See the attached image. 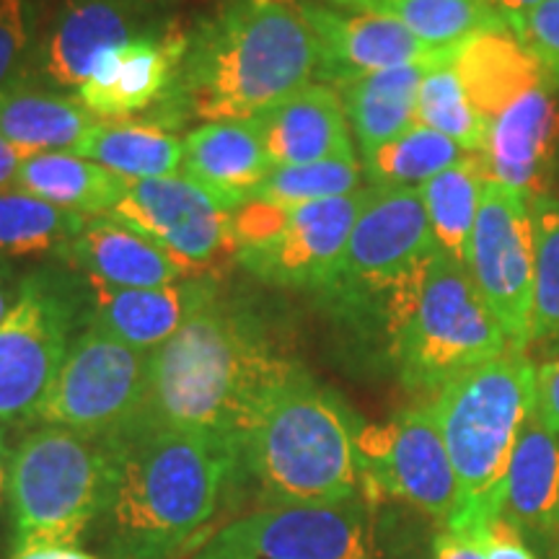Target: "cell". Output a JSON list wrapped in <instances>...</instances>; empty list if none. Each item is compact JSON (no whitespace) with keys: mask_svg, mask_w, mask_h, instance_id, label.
<instances>
[{"mask_svg":"<svg viewBox=\"0 0 559 559\" xmlns=\"http://www.w3.org/2000/svg\"><path fill=\"white\" fill-rule=\"evenodd\" d=\"M366 11L400 19L436 50H453L481 32L508 26L489 0H366Z\"/></svg>","mask_w":559,"mask_h":559,"instance_id":"31","label":"cell"},{"mask_svg":"<svg viewBox=\"0 0 559 559\" xmlns=\"http://www.w3.org/2000/svg\"><path fill=\"white\" fill-rule=\"evenodd\" d=\"M181 169L236 210L270 177L275 164L257 120H223L200 124L185 138Z\"/></svg>","mask_w":559,"mask_h":559,"instance_id":"23","label":"cell"},{"mask_svg":"<svg viewBox=\"0 0 559 559\" xmlns=\"http://www.w3.org/2000/svg\"><path fill=\"white\" fill-rule=\"evenodd\" d=\"M11 449L5 440V428L0 425V510H3L5 500H9V479H11Z\"/></svg>","mask_w":559,"mask_h":559,"instance_id":"45","label":"cell"},{"mask_svg":"<svg viewBox=\"0 0 559 559\" xmlns=\"http://www.w3.org/2000/svg\"><path fill=\"white\" fill-rule=\"evenodd\" d=\"M32 34L29 0H0V96L24 83L32 58Z\"/></svg>","mask_w":559,"mask_h":559,"instance_id":"37","label":"cell"},{"mask_svg":"<svg viewBox=\"0 0 559 559\" xmlns=\"http://www.w3.org/2000/svg\"><path fill=\"white\" fill-rule=\"evenodd\" d=\"M559 83L544 81L487 122L481 160L487 177L534 200L557 190Z\"/></svg>","mask_w":559,"mask_h":559,"instance_id":"17","label":"cell"},{"mask_svg":"<svg viewBox=\"0 0 559 559\" xmlns=\"http://www.w3.org/2000/svg\"><path fill=\"white\" fill-rule=\"evenodd\" d=\"M239 472L254 481L260 508L360 500L358 430L345 404L293 362L257 415Z\"/></svg>","mask_w":559,"mask_h":559,"instance_id":"4","label":"cell"},{"mask_svg":"<svg viewBox=\"0 0 559 559\" xmlns=\"http://www.w3.org/2000/svg\"><path fill=\"white\" fill-rule=\"evenodd\" d=\"M324 5H334V9L345 11H366V0H319Z\"/></svg>","mask_w":559,"mask_h":559,"instance_id":"46","label":"cell"},{"mask_svg":"<svg viewBox=\"0 0 559 559\" xmlns=\"http://www.w3.org/2000/svg\"><path fill=\"white\" fill-rule=\"evenodd\" d=\"M321 50L293 0H228L200 21L179 91L210 122L257 120L319 79Z\"/></svg>","mask_w":559,"mask_h":559,"instance_id":"3","label":"cell"},{"mask_svg":"<svg viewBox=\"0 0 559 559\" xmlns=\"http://www.w3.org/2000/svg\"><path fill=\"white\" fill-rule=\"evenodd\" d=\"M215 296L213 277H192L164 288H115L88 280V326H99L140 353H153Z\"/></svg>","mask_w":559,"mask_h":559,"instance_id":"20","label":"cell"},{"mask_svg":"<svg viewBox=\"0 0 559 559\" xmlns=\"http://www.w3.org/2000/svg\"><path fill=\"white\" fill-rule=\"evenodd\" d=\"M366 190L290 207L288 223L264 247L239 251L243 267L275 285L326 290L345 257Z\"/></svg>","mask_w":559,"mask_h":559,"instance_id":"15","label":"cell"},{"mask_svg":"<svg viewBox=\"0 0 559 559\" xmlns=\"http://www.w3.org/2000/svg\"><path fill=\"white\" fill-rule=\"evenodd\" d=\"M109 218L169 249L200 277L236 254L234 210L187 174L128 181Z\"/></svg>","mask_w":559,"mask_h":559,"instance_id":"14","label":"cell"},{"mask_svg":"<svg viewBox=\"0 0 559 559\" xmlns=\"http://www.w3.org/2000/svg\"><path fill=\"white\" fill-rule=\"evenodd\" d=\"M190 559H373L360 500L257 508L207 536Z\"/></svg>","mask_w":559,"mask_h":559,"instance_id":"11","label":"cell"},{"mask_svg":"<svg viewBox=\"0 0 559 559\" xmlns=\"http://www.w3.org/2000/svg\"><path fill=\"white\" fill-rule=\"evenodd\" d=\"M451 62L453 58L436 62L425 73L417 99V122L451 138L464 153H481L487 122L472 107Z\"/></svg>","mask_w":559,"mask_h":559,"instance_id":"34","label":"cell"},{"mask_svg":"<svg viewBox=\"0 0 559 559\" xmlns=\"http://www.w3.org/2000/svg\"><path fill=\"white\" fill-rule=\"evenodd\" d=\"M21 160H24V156H21L11 143H5V140L0 138V192L11 190V187L16 185Z\"/></svg>","mask_w":559,"mask_h":559,"instance_id":"43","label":"cell"},{"mask_svg":"<svg viewBox=\"0 0 559 559\" xmlns=\"http://www.w3.org/2000/svg\"><path fill=\"white\" fill-rule=\"evenodd\" d=\"M115 485L94 531L107 559H179L218 519L239 459L205 436L132 425L117 438Z\"/></svg>","mask_w":559,"mask_h":559,"instance_id":"2","label":"cell"},{"mask_svg":"<svg viewBox=\"0 0 559 559\" xmlns=\"http://www.w3.org/2000/svg\"><path fill=\"white\" fill-rule=\"evenodd\" d=\"M13 187L55 207L104 218L122 200L128 181L94 160L70 151H55L21 160Z\"/></svg>","mask_w":559,"mask_h":559,"instance_id":"28","label":"cell"},{"mask_svg":"<svg viewBox=\"0 0 559 559\" xmlns=\"http://www.w3.org/2000/svg\"><path fill=\"white\" fill-rule=\"evenodd\" d=\"M487 181L489 177L481 153H466L459 164L419 187L432 239L440 251L459 262H464L466 257V243H469L474 223H477Z\"/></svg>","mask_w":559,"mask_h":559,"instance_id":"30","label":"cell"},{"mask_svg":"<svg viewBox=\"0 0 559 559\" xmlns=\"http://www.w3.org/2000/svg\"><path fill=\"white\" fill-rule=\"evenodd\" d=\"M190 34L158 26L143 37L115 47L96 62L79 96L102 122H122L166 96L179 79Z\"/></svg>","mask_w":559,"mask_h":559,"instance_id":"18","label":"cell"},{"mask_svg":"<svg viewBox=\"0 0 559 559\" xmlns=\"http://www.w3.org/2000/svg\"><path fill=\"white\" fill-rule=\"evenodd\" d=\"M99 122L81 99L47 94L26 83L0 96V138L24 158L73 151Z\"/></svg>","mask_w":559,"mask_h":559,"instance_id":"27","label":"cell"},{"mask_svg":"<svg viewBox=\"0 0 559 559\" xmlns=\"http://www.w3.org/2000/svg\"><path fill=\"white\" fill-rule=\"evenodd\" d=\"M489 3H492V9L500 13V19L506 21L510 29L519 32L528 13L534 11L542 0H489Z\"/></svg>","mask_w":559,"mask_h":559,"instance_id":"42","label":"cell"},{"mask_svg":"<svg viewBox=\"0 0 559 559\" xmlns=\"http://www.w3.org/2000/svg\"><path fill=\"white\" fill-rule=\"evenodd\" d=\"M534 402L536 366L519 349L466 370L432 396L459 481V513L445 528L469 534L502 513L508 466Z\"/></svg>","mask_w":559,"mask_h":559,"instance_id":"6","label":"cell"},{"mask_svg":"<svg viewBox=\"0 0 559 559\" xmlns=\"http://www.w3.org/2000/svg\"><path fill=\"white\" fill-rule=\"evenodd\" d=\"M383 330L400 381L432 396L456 376L513 349L464 262L440 249L383 296Z\"/></svg>","mask_w":559,"mask_h":559,"instance_id":"5","label":"cell"},{"mask_svg":"<svg viewBox=\"0 0 559 559\" xmlns=\"http://www.w3.org/2000/svg\"><path fill=\"white\" fill-rule=\"evenodd\" d=\"M453 55L379 70V73L360 75V79L337 86L342 102H345L349 128H353V135L358 138L362 156H368V153L386 145L389 140L415 128L419 86H423L425 73L436 62L451 60Z\"/></svg>","mask_w":559,"mask_h":559,"instance_id":"26","label":"cell"},{"mask_svg":"<svg viewBox=\"0 0 559 559\" xmlns=\"http://www.w3.org/2000/svg\"><path fill=\"white\" fill-rule=\"evenodd\" d=\"M464 267L510 347L526 353L534 300V221L523 194L487 181Z\"/></svg>","mask_w":559,"mask_h":559,"instance_id":"10","label":"cell"},{"mask_svg":"<svg viewBox=\"0 0 559 559\" xmlns=\"http://www.w3.org/2000/svg\"><path fill=\"white\" fill-rule=\"evenodd\" d=\"M432 559H487L485 551L472 536L459 534V531L440 528L432 542Z\"/></svg>","mask_w":559,"mask_h":559,"instance_id":"40","label":"cell"},{"mask_svg":"<svg viewBox=\"0 0 559 559\" xmlns=\"http://www.w3.org/2000/svg\"><path fill=\"white\" fill-rule=\"evenodd\" d=\"M298 5L319 39V79H324L332 88L379 70L449 58L456 52V47H428L400 19L386 13L345 11L319 0H298Z\"/></svg>","mask_w":559,"mask_h":559,"instance_id":"16","label":"cell"},{"mask_svg":"<svg viewBox=\"0 0 559 559\" xmlns=\"http://www.w3.org/2000/svg\"><path fill=\"white\" fill-rule=\"evenodd\" d=\"M534 412L544 428L559 436V358L536 366V402Z\"/></svg>","mask_w":559,"mask_h":559,"instance_id":"39","label":"cell"},{"mask_svg":"<svg viewBox=\"0 0 559 559\" xmlns=\"http://www.w3.org/2000/svg\"><path fill=\"white\" fill-rule=\"evenodd\" d=\"M21 293V280L9 262L0 257V324L9 319V313L16 306Z\"/></svg>","mask_w":559,"mask_h":559,"instance_id":"41","label":"cell"},{"mask_svg":"<svg viewBox=\"0 0 559 559\" xmlns=\"http://www.w3.org/2000/svg\"><path fill=\"white\" fill-rule=\"evenodd\" d=\"M13 559H99L79 547H37L13 551Z\"/></svg>","mask_w":559,"mask_h":559,"instance_id":"44","label":"cell"},{"mask_svg":"<svg viewBox=\"0 0 559 559\" xmlns=\"http://www.w3.org/2000/svg\"><path fill=\"white\" fill-rule=\"evenodd\" d=\"M453 70L464 83L472 107L489 122L528 91L549 81L547 70L510 26L481 32L456 47Z\"/></svg>","mask_w":559,"mask_h":559,"instance_id":"24","label":"cell"},{"mask_svg":"<svg viewBox=\"0 0 559 559\" xmlns=\"http://www.w3.org/2000/svg\"><path fill=\"white\" fill-rule=\"evenodd\" d=\"M290 366L257 321L215 296L151 353L148 391L132 425L205 436L241 459L264 400Z\"/></svg>","mask_w":559,"mask_h":559,"instance_id":"1","label":"cell"},{"mask_svg":"<svg viewBox=\"0 0 559 559\" xmlns=\"http://www.w3.org/2000/svg\"><path fill=\"white\" fill-rule=\"evenodd\" d=\"M70 153L124 181H148L179 174L185 140L153 122H99Z\"/></svg>","mask_w":559,"mask_h":559,"instance_id":"29","label":"cell"},{"mask_svg":"<svg viewBox=\"0 0 559 559\" xmlns=\"http://www.w3.org/2000/svg\"><path fill=\"white\" fill-rule=\"evenodd\" d=\"M557 190H559V153H557Z\"/></svg>","mask_w":559,"mask_h":559,"instance_id":"47","label":"cell"},{"mask_svg":"<svg viewBox=\"0 0 559 559\" xmlns=\"http://www.w3.org/2000/svg\"><path fill=\"white\" fill-rule=\"evenodd\" d=\"M58 257L86 272L88 280H99L115 288H164L200 277L169 249L109 215L88 218Z\"/></svg>","mask_w":559,"mask_h":559,"instance_id":"21","label":"cell"},{"mask_svg":"<svg viewBox=\"0 0 559 559\" xmlns=\"http://www.w3.org/2000/svg\"><path fill=\"white\" fill-rule=\"evenodd\" d=\"M531 202L534 221V300L528 345L559 340V194Z\"/></svg>","mask_w":559,"mask_h":559,"instance_id":"35","label":"cell"},{"mask_svg":"<svg viewBox=\"0 0 559 559\" xmlns=\"http://www.w3.org/2000/svg\"><path fill=\"white\" fill-rule=\"evenodd\" d=\"M257 124L275 166H306L355 153L345 102L326 83H309L257 117Z\"/></svg>","mask_w":559,"mask_h":559,"instance_id":"22","label":"cell"},{"mask_svg":"<svg viewBox=\"0 0 559 559\" xmlns=\"http://www.w3.org/2000/svg\"><path fill=\"white\" fill-rule=\"evenodd\" d=\"M86 221L88 215L55 207L11 187L0 192V257L60 254Z\"/></svg>","mask_w":559,"mask_h":559,"instance_id":"32","label":"cell"},{"mask_svg":"<svg viewBox=\"0 0 559 559\" xmlns=\"http://www.w3.org/2000/svg\"><path fill=\"white\" fill-rule=\"evenodd\" d=\"M464 156L466 153L451 138L417 122L415 128L389 140L386 145H381V148L362 158H366V177L373 181V187L419 190L432 177H438L440 171L459 164Z\"/></svg>","mask_w":559,"mask_h":559,"instance_id":"33","label":"cell"},{"mask_svg":"<svg viewBox=\"0 0 559 559\" xmlns=\"http://www.w3.org/2000/svg\"><path fill=\"white\" fill-rule=\"evenodd\" d=\"M148 362L151 353L86 326L70 342L37 419L88 438H117L143 409Z\"/></svg>","mask_w":559,"mask_h":559,"instance_id":"8","label":"cell"},{"mask_svg":"<svg viewBox=\"0 0 559 559\" xmlns=\"http://www.w3.org/2000/svg\"><path fill=\"white\" fill-rule=\"evenodd\" d=\"M117 449L107 438L45 425L26 432L11 456L13 551L79 547L107 510Z\"/></svg>","mask_w":559,"mask_h":559,"instance_id":"7","label":"cell"},{"mask_svg":"<svg viewBox=\"0 0 559 559\" xmlns=\"http://www.w3.org/2000/svg\"><path fill=\"white\" fill-rule=\"evenodd\" d=\"M75 326V300L52 272L21 277L0 324V425L32 423L58 379Z\"/></svg>","mask_w":559,"mask_h":559,"instance_id":"9","label":"cell"},{"mask_svg":"<svg viewBox=\"0 0 559 559\" xmlns=\"http://www.w3.org/2000/svg\"><path fill=\"white\" fill-rule=\"evenodd\" d=\"M362 169L355 153L334 156L306 166H275L267 179L251 192L254 200H267L283 207L309 205L332 198H345L362 190Z\"/></svg>","mask_w":559,"mask_h":559,"instance_id":"36","label":"cell"},{"mask_svg":"<svg viewBox=\"0 0 559 559\" xmlns=\"http://www.w3.org/2000/svg\"><path fill=\"white\" fill-rule=\"evenodd\" d=\"M362 485L407 502L449 526L459 513V481L430 402L358 430Z\"/></svg>","mask_w":559,"mask_h":559,"instance_id":"12","label":"cell"},{"mask_svg":"<svg viewBox=\"0 0 559 559\" xmlns=\"http://www.w3.org/2000/svg\"><path fill=\"white\" fill-rule=\"evenodd\" d=\"M500 515L521 534H559V436L544 428L536 412L510 459Z\"/></svg>","mask_w":559,"mask_h":559,"instance_id":"25","label":"cell"},{"mask_svg":"<svg viewBox=\"0 0 559 559\" xmlns=\"http://www.w3.org/2000/svg\"><path fill=\"white\" fill-rule=\"evenodd\" d=\"M151 29L145 0H68L47 29L41 70L62 88H81L104 55Z\"/></svg>","mask_w":559,"mask_h":559,"instance_id":"19","label":"cell"},{"mask_svg":"<svg viewBox=\"0 0 559 559\" xmlns=\"http://www.w3.org/2000/svg\"><path fill=\"white\" fill-rule=\"evenodd\" d=\"M466 536L477 539L487 559H539L528 549V544L523 539L521 531L515 528L508 519H502V515L487 521L485 526H477L474 531H469Z\"/></svg>","mask_w":559,"mask_h":559,"instance_id":"38","label":"cell"},{"mask_svg":"<svg viewBox=\"0 0 559 559\" xmlns=\"http://www.w3.org/2000/svg\"><path fill=\"white\" fill-rule=\"evenodd\" d=\"M436 249L419 190L368 187L337 277L324 293L342 300L383 298Z\"/></svg>","mask_w":559,"mask_h":559,"instance_id":"13","label":"cell"}]
</instances>
